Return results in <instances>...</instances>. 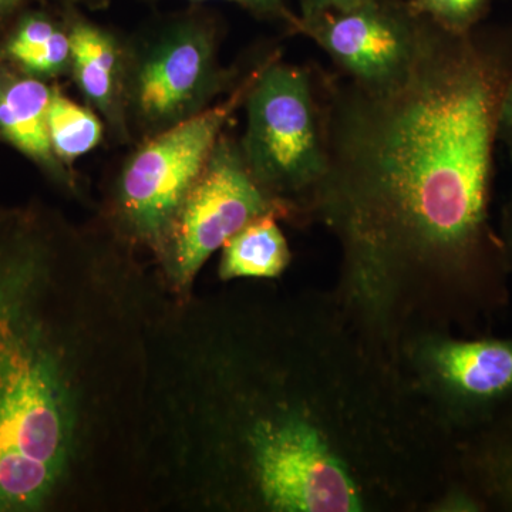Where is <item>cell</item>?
<instances>
[{"label": "cell", "instance_id": "1", "mask_svg": "<svg viewBox=\"0 0 512 512\" xmlns=\"http://www.w3.org/2000/svg\"><path fill=\"white\" fill-rule=\"evenodd\" d=\"M433 421L396 355L342 305L170 298L140 483L201 510L376 511L412 497Z\"/></svg>", "mask_w": 512, "mask_h": 512}, {"label": "cell", "instance_id": "2", "mask_svg": "<svg viewBox=\"0 0 512 512\" xmlns=\"http://www.w3.org/2000/svg\"><path fill=\"white\" fill-rule=\"evenodd\" d=\"M512 28L430 20L402 79L319 77L328 168L311 214L342 247V306L389 346L413 313L498 302L508 255L490 222Z\"/></svg>", "mask_w": 512, "mask_h": 512}, {"label": "cell", "instance_id": "3", "mask_svg": "<svg viewBox=\"0 0 512 512\" xmlns=\"http://www.w3.org/2000/svg\"><path fill=\"white\" fill-rule=\"evenodd\" d=\"M154 306L100 229L0 205V512L103 503L136 441Z\"/></svg>", "mask_w": 512, "mask_h": 512}, {"label": "cell", "instance_id": "4", "mask_svg": "<svg viewBox=\"0 0 512 512\" xmlns=\"http://www.w3.org/2000/svg\"><path fill=\"white\" fill-rule=\"evenodd\" d=\"M268 57V56H266ZM266 57L228 96L198 116L144 138L117 171L106 201V228L127 247L160 258L175 217L229 120L244 106Z\"/></svg>", "mask_w": 512, "mask_h": 512}, {"label": "cell", "instance_id": "5", "mask_svg": "<svg viewBox=\"0 0 512 512\" xmlns=\"http://www.w3.org/2000/svg\"><path fill=\"white\" fill-rule=\"evenodd\" d=\"M242 107L249 170L291 218L306 214L328 168L319 77L271 53Z\"/></svg>", "mask_w": 512, "mask_h": 512}, {"label": "cell", "instance_id": "6", "mask_svg": "<svg viewBox=\"0 0 512 512\" xmlns=\"http://www.w3.org/2000/svg\"><path fill=\"white\" fill-rule=\"evenodd\" d=\"M211 19L183 16L128 43L127 119L144 140L184 123L228 96L241 74L220 62Z\"/></svg>", "mask_w": 512, "mask_h": 512}, {"label": "cell", "instance_id": "7", "mask_svg": "<svg viewBox=\"0 0 512 512\" xmlns=\"http://www.w3.org/2000/svg\"><path fill=\"white\" fill-rule=\"evenodd\" d=\"M266 215L291 218L284 205L256 181L238 140L224 131L185 197L156 261L165 292L177 301L191 298L208 259L242 228Z\"/></svg>", "mask_w": 512, "mask_h": 512}, {"label": "cell", "instance_id": "8", "mask_svg": "<svg viewBox=\"0 0 512 512\" xmlns=\"http://www.w3.org/2000/svg\"><path fill=\"white\" fill-rule=\"evenodd\" d=\"M402 369L443 429L466 433L512 403V340L427 332L404 345Z\"/></svg>", "mask_w": 512, "mask_h": 512}, {"label": "cell", "instance_id": "9", "mask_svg": "<svg viewBox=\"0 0 512 512\" xmlns=\"http://www.w3.org/2000/svg\"><path fill=\"white\" fill-rule=\"evenodd\" d=\"M429 22L407 0H365L343 12L299 18L296 35L313 40L340 76L384 87L409 72Z\"/></svg>", "mask_w": 512, "mask_h": 512}, {"label": "cell", "instance_id": "10", "mask_svg": "<svg viewBox=\"0 0 512 512\" xmlns=\"http://www.w3.org/2000/svg\"><path fill=\"white\" fill-rule=\"evenodd\" d=\"M72 45L69 76L87 106L103 119L119 143H130L127 119L128 43L87 19L76 6L63 12Z\"/></svg>", "mask_w": 512, "mask_h": 512}, {"label": "cell", "instance_id": "11", "mask_svg": "<svg viewBox=\"0 0 512 512\" xmlns=\"http://www.w3.org/2000/svg\"><path fill=\"white\" fill-rule=\"evenodd\" d=\"M53 86L0 62V143L28 158L59 190L80 197L76 173L53 153L47 133Z\"/></svg>", "mask_w": 512, "mask_h": 512}, {"label": "cell", "instance_id": "12", "mask_svg": "<svg viewBox=\"0 0 512 512\" xmlns=\"http://www.w3.org/2000/svg\"><path fill=\"white\" fill-rule=\"evenodd\" d=\"M461 487L484 510L512 511V403L458 446Z\"/></svg>", "mask_w": 512, "mask_h": 512}, {"label": "cell", "instance_id": "13", "mask_svg": "<svg viewBox=\"0 0 512 512\" xmlns=\"http://www.w3.org/2000/svg\"><path fill=\"white\" fill-rule=\"evenodd\" d=\"M0 37V62L47 83L69 76L72 45L63 13L20 10Z\"/></svg>", "mask_w": 512, "mask_h": 512}, {"label": "cell", "instance_id": "14", "mask_svg": "<svg viewBox=\"0 0 512 512\" xmlns=\"http://www.w3.org/2000/svg\"><path fill=\"white\" fill-rule=\"evenodd\" d=\"M278 220L275 215L258 218L229 239L221 249V281L275 279L284 274L292 254Z\"/></svg>", "mask_w": 512, "mask_h": 512}, {"label": "cell", "instance_id": "15", "mask_svg": "<svg viewBox=\"0 0 512 512\" xmlns=\"http://www.w3.org/2000/svg\"><path fill=\"white\" fill-rule=\"evenodd\" d=\"M106 124L92 109L70 99L57 84L47 110V133L53 153L67 167L103 143Z\"/></svg>", "mask_w": 512, "mask_h": 512}, {"label": "cell", "instance_id": "16", "mask_svg": "<svg viewBox=\"0 0 512 512\" xmlns=\"http://www.w3.org/2000/svg\"><path fill=\"white\" fill-rule=\"evenodd\" d=\"M419 15L433 20L447 32H471L478 28L498 0H407Z\"/></svg>", "mask_w": 512, "mask_h": 512}, {"label": "cell", "instance_id": "17", "mask_svg": "<svg viewBox=\"0 0 512 512\" xmlns=\"http://www.w3.org/2000/svg\"><path fill=\"white\" fill-rule=\"evenodd\" d=\"M191 2H208V0H191ZM222 2L235 3L255 18L281 23L289 32L296 33L299 16L293 12L289 0H222Z\"/></svg>", "mask_w": 512, "mask_h": 512}, {"label": "cell", "instance_id": "18", "mask_svg": "<svg viewBox=\"0 0 512 512\" xmlns=\"http://www.w3.org/2000/svg\"><path fill=\"white\" fill-rule=\"evenodd\" d=\"M365 0H299V18L309 19L328 12H343L356 8Z\"/></svg>", "mask_w": 512, "mask_h": 512}, {"label": "cell", "instance_id": "19", "mask_svg": "<svg viewBox=\"0 0 512 512\" xmlns=\"http://www.w3.org/2000/svg\"><path fill=\"white\" fill-rule=\"evenodd\" d=\"M498 143L503 144L512 161V73L505 86L498 117Z\"/></svg>", "mask_w": 512, "mask_h": 512}, {"label": "cell", "instance_id": "20", "mask_svg": "<svg viewBox=\"0 0 512 512\" xmlns=\"http://www.w3.org/2000/svg\"><path fill=\"white\" fill-rule=\"evenodd\" d=\"M30 0H0V26L6 25L25 8Z\"/></svg>", "mask_w": 512, "mask_h": 512}, {"label": "cell", "instance_id": "21", "mask_svg": "<svg viewBox=\"0 0 512 512\" xmlns=\"http://www.w3.org/2000/svg\"><path fill=\"white\" fill-rule=\"evenodd\" d=\"M503 242L508 259H512V200L508 205L507 215H505V238Z\"/></svg>", "mask_w": 512, "mask_h": 512}, {"label": "cell", "instance_id": "22", "mask_svg": "<svg viewBox=\"0 0 512 512\" xmlns=\"http://www.w3.org/2000/svg\"><path fill=\"white\" fill-rule=\"evenodd\" d=\"M64 6H101L107 0H59Z\"/></svg>", "mask_w": 512, "mask_h": 512}]
</instances>
